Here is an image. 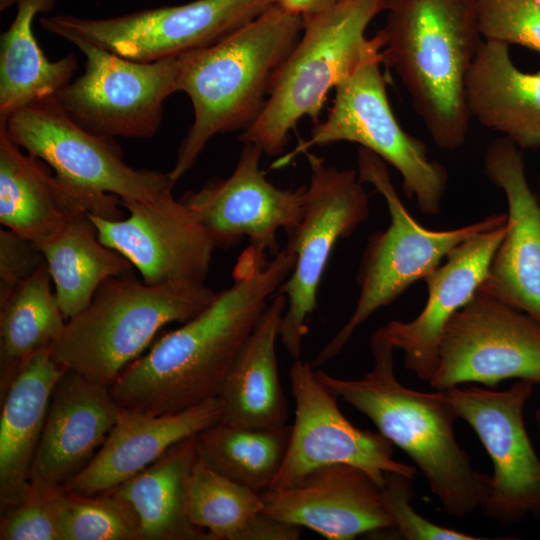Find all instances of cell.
Returning <instances> with one entry per match:
<instances>
[{"label": "cell", "instance_id": "obj_1", "mask_svg": "<svg viewBox=\"0 0 540 540\" xmlns=\"http://www.w3.org/2000/svg\"><path fill=\"white\" fill-rule=\"evenodd\" d=\"M295 261L289 243L269 263L248 247L234 267L231 287L123 370L109 387L117 404L165 415L219 397L234 358Z\"/></svg>", "mask_w": 540, "mask_h": 540}, {"label": "cell", "instance_id": "obj_2", "mask_svg": "<svg viewBox=\"0 0 540 540\" xmlns=\"http://www.w3.org/2000/svg\"><path fill=\"white\" fill-rule=\"evenodd\" d=\"M372 369L359 379H342L315 369L338 399L368 417L403 450L426 479L445 513L464 517L481 507L491 478L476 470L454 433L456 410L443 390L404 386L394 372V350L384 326L370 340Z\"/></svg>", "mask_w": 540, "mask_h": 540}, {"label": "cell", "instance_id": "obj_3", "mask_svg": "<svg viewBox=\"0 0 540 540\" xmlns=\"http://www.w3.org/2000/svg\"><path fill=\"white\" fill-rule=\"evenodd\" d=\"M303 18L274 4L219 42L181 55L179 91L194 120L169 172L177 181L215 135L246 130L262 113L274 76L298 43Z\"/></svg>", "mask_w": 540, "mask_h": 540}, {"label": "cell", "instance_id": "obj_4", "mask_svg": "<svg viewBox=\"0 0 540 540\" xmlns=\"http://www.w3.org/2000/svg\"><path fill=\"white\" fill-rule=\"evenodd\" d=\"M383 64L406 88L434 143L456 150L470 115L465 82L482 37L472 0H387Z\"/></svg>", "mask_w": 540, "mask_h": 540}, {"label": "cell", "instance_id": "obj_5", "mask_svg": "<svg viewBox=\"0 0 540 540\" xmlns=\"http://www.w3.org/2000/svg\"><path fill=\"white\" fill-rule=\"evenodd\" d=\"M216 295L204 284L149 285L133 276L110 277L90 303L66 321L51 345L53 358L61 367L109 388L161 328L187 322Z\"/></svg>", "mask_w": 540, "mask_h": 540}, {"label": "cell", "instance_id": "obj_6", "mask_svg": "<svg viewBox=\"0 0 540 540\" xmlns=\"http://www.w3.org/2000/svg\"><path fill=\"white\" fill-rule=\"evenodd\" d=\"M387 0H341L332 8L303 19L302 35L274 76L267 103L239 140L263 154L280 155L290 131L308 116L313 123L332 88L346 78L377 42L367 38L370 22Z\"/></svg>", "mask_w": 540, "mask_h": 540}, {"label": "cell", "instance_id": "obj_7", "mask_svg": "<svg viewBox=\"0 0 540 540\" xmlns=\"http://www.w3.org/2000/svg\"><path fill=\"white\" fill-rule=\"evenodd\" d=\"M357 167L360 181L373 185L385 199L390 223L385 230L369 237L357 273L359 297L355 309L312 360L310 365L314 369L336 357L374 312L391 304L413 283L424 280L457 245L479 232L497 228L507 220V214L494 213L455 229L425 228L399 198L383 159L360 147Z\"/></svg>", "mask_w": 540, "mask_h": 540}, {"label": "cell", "instance_id": "obj_8", "mask_svg": "<svg viewBox=\"0 0 540 540\" xmlns=\"http://www.w3.org/2000/svg\"><path fill=\"white\" fill-rule=\"evenodd\" d=\"M377 37L376 44L358 66L336 85L326 119L315 123L309 139L276 160L272 168L285 166L315 145L339 141L357 143L401 174L405 196L414 198L423 214L437 215L447 188L448 173L441 163L428 157L426 144L398 123L381 71L384 37L380 30Z\"/></svg>", "mask_w": 540, "mask_h": 540}, {"label": "cell", "instance_id": "obj_9", "mask_svg": "<svg viewBox=\"0 0 540 540\" xmlns=\"http://www.w3.org/2000/svg\"><path fill=\"white\" fill-rule=\"evenodd\" d=\"M275 0H195L102 19L55 15L42 28L124 58L152 62L209 47L257 18Z\"/></svg>", "mask_w": 540, "mask_h": 540}, {"label": "cell", "instance_id": "obj_10", "mask_svg": "<svg viewBox=\"0 0 540 540\" xmlns=\"http://www.w3.org/2000/svg\"><path fill=\"white\" fill-rule=\"evenodd\" d=\"M305 155L310 167L305 211L287 241L296 261L277 291L287 299L279 337L293 360L300 359L307 323L317 307L318 288L336 242L350 236L370 214L369 195L355 170L328 166L308 151Z\"/></svg>", "mask_w": 540, "mask_h": 540}, {"label": "cell", "instance_id": "obj_11", "mask_svg": "<svg viewBox=\"0 0 540 540\" xmlns=\"http://www.w3.org/2000/svg\"><path fill=\"white\" fill-rule=\"evenodd\" d=\"M0 128L17 146L74 186L141 202L173 190L175 181L169 172L129 166L114 138L83 128L65 112L57 97L16 110Z\"/></svg>", "mask_w": 540, "mask_h": 540}, {"label": "cell", "instance_id": "obj_12", "mask_svg": "<svg viewBox=\"0 0 540 540\" xmlns=\"http://www.w3.org/2000/svg\"><path fill=\"white\" fill-rule=\"evenodd\" d=\"M85 70L56 96L86 130L110 138H150L161 125L165 100L179 91L181 55L152 62L124 58L91 43L71 42Z\"/></svg>", "mask_w": 540, "mask_h": 540}, {"label": "cell", "instance_id": "obj_13", "mask_svg": "<svg viewBox=\"0 0 540 540\" xmlns=\"http://www.w3.org/2000/svg\"><path fill=\"white\" fill-rule=\"evenodd\" d=\"M512 378L540 383V322L478 290L448 322L429 384L444 391Z\"/></svg>", "mask_w": 540, "mask_h": 540}, {"label": "cell", "instance_id": "obj_14", "mask_svg": "<svg viewBox=\"0 0 540 540\" xmlns=\"http://www.w3.org/2000/svg\"><path fill=\"white\" fill-rule=\"evenodd\" d=\"M295 420L283 463L269 489L295 486L316 468L349 464L364 470L380 487L387 473L413 478L416 469L394 459V444L383 434L355 427L306 361L293 360L289 371Z\"/></svg>", "mask_w": 540, "mask_h": 540}, {"label": "cell", "instance_id": "obj_15", "mask_svg": "<svg viewBox=\"0 0 540 540\" xmlns=\"http://www.w3.org/2000/svg\"><path fill=\"white\" fill-rule=\"evenodd\" d=\"M458 418L474 430L493 465L483 513L500 523L540 516V460L523 421L533 383L520 380L504 391L478 386L444 390Z\"/></svg>", "mask_w": 540, "mask_h": 540}, {"label": "cell", "instance_id": "obj_16", "mask_svg": "<svg viewBox=\"0 0 540 540\" xmlns=\"http://www.w3.org/2000/svg\"><path fill=\"white\" fill-rule=\"evenodd\" d=\"M263 152L245 144L227 179H214L200 190L187 192L181 201L208 232L216 247H233L244 237L257 258L277 254V233L291 237L305 211L306 186L281 189L260 169Z\"/></svg>", "mask_w": 540, "mask_h": 540}, {"label": "cell", "instance_id": "obj_17", "mask_svg": "<svg viewBox=\"0 0 540 540\" xmlns=\"http://www.w3.org/2000/svg\"><path fill=\"white\" fill-rule=\"evenodd\" d=\"M121 205L129 212L121 220L89 214L104 245L127 258L146 284H204L216 246L172 190L153 201Z\"/></svg>", "mask_w": 540, "mask_h": 540}, {"label": "cell", "instance_id": "obj_18", "mask_svg": "<svg viewBox=\"0 0 540 540\" xmlns=\"http://www.w3.org/2000/svg\"><path fill=\"white\" fill-rule=\"evenodd\" d=\"M484 170L504 192L508 212L505 235L478 290L540 322V202L527 181L521 149L506 137L493 140Z\"/></svg>", "mask_w": 540, "mask_h": 540}, {"label": "cell", "instance_id": "obj_19", "mask_svg": "<svg viewBox=\"0 0 540 540\" xmlns=\"http://www.w3.org/2000/svg\"><path fill=\"white\" fill-rule=\"evenodd\" d=\"M119 197L74 186L52 175L41 159L24 154L0 128V223L39 247L74 218H124Z\"/></svg>", "mask_w": 540, "mask_h": 540}, {"label": "cell", "instance_id": "obj_20", "mask_svg": "<svg viewBox=\"0 0 540 540\" xmlns=\"http://www.w3.org/2000/svg\"><path fill=\"white\" fill-rule=\"evenodd\" d=\"M261 496L268 516L329 540H351L394 527L380 487L364 470L349 464L321 466L295 486L268 489Z\"/></svg>", "mask_w": 540, "mask_h": 540}, {"label": "cell", "instance_id": "obj_21", "mask_svg": "<svg viewBox=\"0 0 540 540\" xmlns=\"http://www.w3.org/2000/svg\"><path fill=\"white\" fill-rule=\"evenodd\" d=\"M121 409L108 387L64 368L52 391L30 485L64 488L96 455Z\"/></svg>", "mask_w": 540, "mask_h": 540}, {"label": "cell", "instance_id": "obj_22", "mask_svg": "<svg viewBox=\"0 0 540 540\" xmlns=\"http://www.w3.org/2000/svg\"><path fill=\"white\" fill-rule=\"evenodd\" d=\"M505 231L506 223L457 245L423 280L428 296L422 311L413 320H393L384 326L392 346L403 352L405 369L419 380L429 382L434 375L445 328L485 281Z\"/></svg>", "mask_w": 540, "mask_h": 540}, {"label": "cell", "instance_id": "obj_23", "mask_svg": "<svg viewBox=\"0 0 540 540\" xmlns=\"http://www.w3.org/2000/svg\"><path fill=\"white\" fill-rule=\"evenodd\" d=\"M222 413L220 397L174 414L121 409L96 455L64 488L83 495L111 491L146 469L176 443L219 423Z\"/></svg>", "mask_w": 540, "mask_h": 540}, {"label": "cell", "instance_id": "obj_24", "mask_svg": "<svg viewBox=\"0 0 540 540\" xmlns=\"http://www.w3.org/2000/svg\"><path fill=\"white\" fill-rule=\"evenodd\" d=\"M470 117L521 150L540 147V70L521 71L509 45L482 39L465 82Z\"/></svg>", "mask_w": 540, "mask_h": 540}, {"label": "cell", "instance_id": "obj_25", "mask_svg": "<svg viewBox=\"0 0 540 540\" xmlns=\"http://www.w3.org/2000/svg\"><path fill=\"white\" fill-rule=\"evenodd\" d=\"M286 306V296L276 292L234 358L219 395L220 422L258 429L287 424L289 407L275 350Z\"/></svg>", "mask_w": 540, "mask_h": 540}, {"label": "cell", "instance_id": "obj_26", "mask_svg": "<svg viewBox=\"0 0 540 540\" xmlns=\"http://www.w3.org/2000/svg\"><path fill=\"white\" fill-rule=\"evenodd\" d=\"M64 371L51 347L35 353L1 396L0 511L19 501L43 432L50 398Z\"/></svg>", "mask_w": 540, "mask_h": 540}, {"label": "cell", "instance_id": "obj_27", "mask_svg": "<svg viewBox=\"0 0 540 540\" xmlns=\"http://www.w3.org/2000/svg\"><path fill=\"white\" fill-rule=\"evenodd\" d=\"M196 435L108 491L130 510L141 540H212L190 522L186 510L187 479L198 459Z\"/></svg>", "mask_w": 540, "mask_h": 540}, {"label": "cell", "instance_id": "obj_28", "mask_svg": "<svg viewBox=\"0 0 540 540\" xmlns=\"http://www.w3.org/2000/svg\"><path fill=\"white\" fill-rule=\"evenodd\" d=\"M190 522L212 540H297L301 529L263 511L261 492L214 471L197 459L186 484Z\"/></svg>", "mask_w": 540, "mask_h": 540}, {"label": "cell", "instance_id": "obj_29", "mask_svg": "<svg viewBox=\"0 0 540 540\" xmlns=\"http://www.w3.org/2000/svg\"><path fill=\"white\" fill-rule=\"evenodd\" d=\"M55 0H17V13L1 35L0 125L31 103L56 97L77 69L73 54L51 61L33 33L34 17L49 11Z\"/></svg>", "mask_w": 540, "mask_h": 540}, {"label": "cell", "instance_id": "obj_30", "mask_svg": "<svg viewBox=\"0 0 540 540\" xmlns=\"http://www.w3.org/2000/svg\"><path fill=\"white\" fill-rule=\"evenodd\" d=\"M40 248L55 286L57 304L66 321L90 303L106 279L134 275L133 264L99 240L89 214L72 219Z\"/></svg>", "mask_w": 540, "mask_h": 540}, {"label": "cell", "instance_id": "obj_31", "mask_svg": "<svg viewBox=\"0 0 540 540\" xmlns=\"http://www.w3.org/2000/svg\"><path fill=\"white\" fill-rule=\"evenodd\" d=\"M51 281L46 263L0 306L1 396L22 366L41 349L51 347L65 327Z\"/></svg>", "mask_w": 540, "mask_h": 540}, {"label": "cell", "instance_id": "obj_32", "mask_svg": "<svg viewBox=\"0 0 540 540\" xmlns=\"http://www.w3.org/2000/svg\"><path fill=\"white\" fill-rule=\"evenodd\" d=\"M291 425L246 428L219 422L196 435L198 458L257 492L268 490L285 458Z\"/></svg>", "mask_w": 540, "mask_h": 540}, {"label": "cell", "instance_id": "obj_33", "mask_svg": "<svg viewBox=\"0 0 540 540\" xmlns=\"http://www.w3.org/2000/svg\"><path fill=\"white\" fill-rule=\"evenodd\" d=\"M62 540H141L130 510L110 492L83 495L64 490Z\"/></svg>", "mask_w": 540, "mask_h": 540}, {"label": "cell", "instance_id": "obj_34", "mask_svg": "<svg viewBox=\"0 0 540 540\" xmlns=\"http://www.w3.org/2000/svg\"><path fill=\"white\" fill-rule=\"evenodd\" d=\"M484 40L515 44L540 53V5L537 0H472Z\"/></svg>", "mask_w": 540, "mask_h": 540}, {"label": "cell", "instance_id": "obj_35", "mask_svg": "<svg viewBox=\"0 0 540 540\" xmlns=\"http://www.w3.org/2000/svg\"><path fill=\"white\" fill-rule=\"evenodd\" d=\"M65 488L39 490L1 511V540H62L61 505Z\"/></svg>", "mask_w": 540, "mask_h": 540}, {"label": "cell", "instance_id": "obj_36", "mask_svg": "<svg viewBox=\"0 0 540 540\" xmlns=\"http://www.w3.org/2000/svg\"><path fill=\"white\" fill-rule=\"evenodd\" d=\"M413 478L387 473L381 488L383 504L394 527L408 540H480L481 537L437 525L418 514L411 505Z\"/></svg>", "mask_w": 540, "mask_h": 540}, {"label": "cell", "instance_id": "obj_37", "mask_svg": "<svg viewBox=\"0 0 540 540\" xmlns=\"http://www.w3.org/2000/svg\"><path fill=\"white\" fill-rule=\"evenodd\" d=\"M41 248L17 232L0 230V306L14 290L34 275L44 264Z\"/></svg>", "mask_w": 540, "mask_h": 540}, {"label": "cell", "instance_id": "obj_38", "mask_svg": "<svg viewBox=\"0 0 540 540\" xmlns=\"http://www.w3.org/2000/svg\"><path fill=\"white\" fill-rule=\"evenodd\" d=\"M341 0H275V4L286 12L299 15L303 19L320 14Z\"/></svg>", "mask_w": 540, "mask_h": 540}, {"label": "cell", "instance_id": "obj_39", "mask_svg": "<svg viewBox=\"0 0 540 540\" xmlns=\"http://www.w3.org/2000/svg\"><path fill=\"white\" fill-rule=\"evenodd\" d=\"M535 419H536L538 429H539V432H540V409L536 412Z\"/></svg>", "mask_w": 540, "mask_h": 540}, {"label": "cell", "instance_id": "obj_40", "mask_svg": "<svg viewBox=\"0 0 540 540\" xmlns=\"http://www.w3.org/2000/svg\"><path fill=\"white\" fill-rule=\"evenodd\" d=\"M538 4L540 5V0H537Z\"/></svg>", "mask_w": 540, "mask_h": 540}, {"label": "cell", "instance_id": "obj_41", "mask_svg": "<svg viewBox=\"0 0 540 540\" xmlns=\"http://www.w3.org/2000/svg\"><path fill=\"white\" fill-rule=\"evenodd\" d=\"M540 179V178H539Z\"/></svg>", "mask_w": 540, "mask_h": 540}]
</instances>
